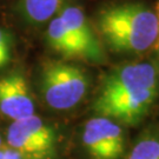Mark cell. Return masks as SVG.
Returning a JSON list of instances; mask_svg holds the SVG:
<instances>
[{
  "label": "cell",
  "instance_id": "1",
  "mask_svg": "<svg viewBox=\"0 0 159 159\" xmlns=\"http://www.w3.org/2000/svg\"><path fill=\"white\" fill-rule=\"evenodd\" d=\"M97 27L105 44L118 53H143L153 47L158 37L154 10L140 2H123L104 7Z\"/></svg>",
  "mask_w": 159,
  "mask_h": 159
},
{
  "label": "cell",
  "instance_id": "2",
  "mask_svg": "<svg viewBox=\"0 0 159 159\" xmlns=\"http://www.w3.org/2000/svg\"><path fill=\"white\" fill-rule=\"evenodd\" d=\"M89 87V77L79 66L48 60L40 68V93L52 110L67 111L75 107L85 98Z\"/></svg>",
  "mask_w": 159,
  "mask_h": 159
},
{
  "label": "cell",
  "instance_id": "3",
  "mask_svg": "<svg viewBox=\"0 0 159 159\" xmlns=\"http://www.w3.org/2000/svg\"><path fill=\"white\" fill-rule=\"evenodd\" d=\"M5 142L25 159L59 158L60 139L57 130L37 114L11 121Z\"/></svg>",
  "mask_w": 159,
  "mask_h": 159
},
{
  "label": "cell",
  "instance_id": "4",
  "mask_svg": "<svg viewBox=\"0 0 159 159\" xmlns=\"http://www.w3.org/2000/svg\"><path fill=\"white\" fill-rule=\"evenodd\" d=\"M157 97L158 89L133 90L107 96L98 94L92 104V110L98 116L118 124L134 126L144 119Z\"/></svg>",
  "mask_w": 159,
  "mask_h": 159
},
{
  "label": "cell",
  "instance_id": "5",
  "mask_svg": "<svg viewBox=\"0 0 159 159\" xmlns=\"http://www.w3.org/2000/svg\"><path fill=\"white\" fill-rule=\"evenodd\" d=\"M81 144L90 159H120L125 154L123 127L106 117H93L86 121Z\"/></svg>",
  "mask_w": 159,
  "mask_h": 159
},
{
  "label": "cell",
  "instance_id": "6",
  "mask_svg": "<svg viewBox=\"0 0 159 159\" xmlns=\"http://www.w3.org/2000/svg\"><path fill=\"white\" fill-rule=\"evenodd\" d=\"M159 74L151 63H127L116 67L105 77L98 94L107 96L120 92L158 89Z\"/></svg>",
  "mask_w": 159,
  "mask_h": 159
},
{
  "label": "cell",
  "instance_id": "7",
  "mask_svg": "<svg viewBox=\"0 0 159 159\" xmlns=\"http://www.w3.org/2000/svg\"><path fill=\"white\" fill-rule=\"evenodd\" d=\"M0 114L11 121L35 114V105L27 79L19 71L0 77Z\"/></svg>",
  "mask_w": 159,
  "mask_h": 159
},
{
  "label": "cell",
  "instance_id": "8",
  "mask_svg": "<svg viewBox=\"0 0 159 159\" xmlns=\"http://www.w3.org/2000/svg\"><path fill=\"white\" fill-rule=\"evenodd\" d=\"M59 16L73 38L79 51L80 59L90 63H104L106 60L105 52L90 20L79 6H64L59 12Z\"/></svg>",
  "mask_w": 159,
  "mask_h": 159
},
{
  "label": "cell",
  "instance_id": "9",
  "mask_svg": "<svg viewBox=\"0 0 159 159\" xmlns=\"http://www.w3.org/2000/svg\"><path fill=\"white\" fill-rule=\"evenodd\" d=\"M66 0H19L18 10L25 21L43 25L59 14Z\"/></svg>",
  "mask_w": 159,
  "mask_h": 159
},
{
  "label": "cell",
  "instance_id": "10",
  "mask_svg": "<svg viewBox=\"0 0 159 159\" xmlns=\"http://www.w3.org/2000/svg\"><path fill=\"white\" fill-rule=\"evenodd\" d=\"M47 44L54 52L65 58H79V51L63 19L58 14L48 21L46 30Z\"/></svg>",
  "mask_w": 159,
  "mask_h": 159
},
{
  "label": "cell",
  "instance_id": "11",
  "mask_svg": "<svg viewBox=\"0 0 159 159\" xmlns=\"http://www.w3.org/2000/svg\"><path fill=\"white\" fill-rule=\"evenodd\" d=\"M124 159H159V134L148 132L139 137Z\"/></svg>",
  "mask_w": 159,
  "mask_h": 159
},
{
  "label": "cell",
  "instance_id": "12",
  "mask_svg": "<svg viewBox=\"0 0 159 159\" xmlns=\"http://www.w3.org/2000/svg\"><path fill=\"white\" fill-rule=\"evenodd\" d=\"M12 59V39L7 31L0 27V68L5 67Z\"/></svg>",
  "mask_w": 159,
  "mask_h": 159
},
{
  "label": "cell",
  "instance_id": "13",
  "mask_svg": "<svg viewBox=\"0 0 159 159\" xmlns=\"http://www.w3.org/2000/svg\"><path fill=\"white\" fill-rule=\"evenodd\" d=\"M0 159H25L20 153H18L16 150L8 148L7 145L0 148Z\"/></svg>",
  "mask_w": 159,
  "mask_h": 159
},
{
  "label": "cell",
  "instance_id": "14",
  "mask_svg": "<svg viewBox=\"0 0 159 159\" xmlns=\"http://www.w3.org/2000/svg\"><path fill=\"white\" fill-rule=\"evenodd\" d=\"M154 12H156V16H157V19H158V37H157V41H156V44H154L153 48L156 50V52L159 54V0H157V4H156Z\"/></svg>",
  "mask_w": 159,
  "mask_h": 159
},
{
  "label": "cell",
  "instance_id": "15",
  "mask_svg": "<svg viewBox=\"0 0 159 159\" xmlns=\"http://www.w3.org/2000/svg\"><path fill=\"white\" fill-rule=\"evenodd\" d=\"M2 146H5V144H4V138H2L1 133H0V148H2Z\"/></svg>",
  "mask_w": 159,
  "mask_h": 159
}]
</instances>
